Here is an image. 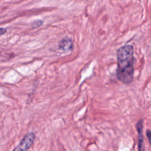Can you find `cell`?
I'll use <instances>...</instances> for the list:
<instances>
[{"label": "cell", "instance_id": "3", "mask_svg": "<svg viewBox=\"0 0 151 151\" xmlns=\"http://www.w3.org/2000/svg\"><path fill=\"white\" fill-rule=\"evenodd\" d=\"M58 48L63 51H70L73 48V42L69 37L63 38L58 43Z\"/></svg>", "mask_w": 151, "mask_h": 151}, {"label": "cell", "instance_id": "4", "mask_svg": "<svg viewBox=\"0 0 151 151\" xmlns=\"http://www.w3.org/2000/svg\"><path fill=\"white\" fill-rule=\"evenodd\" d=\"M42 21L41 19H38V20H35L33 22H32L31 24V27L34 28H38L39 27H40L41 25H42Z\"/></svg>", "mask_w": 151, "mask_h": 151}, {"label": "cell", "instance_id": "5", "mask_svg": "<svg viewBox=\"0 0 151 151\" xmlns=\"http://www.w3.org/2000/svg\"><path fill=\"white\" fill-rule=\"evenodd\" d=\"M146 136L148 139V140H149V142L150 143V145H151V131L149 130H147L146 131Z\"/></svg>", "mask_w": 151, "mask_h": 151}, {"label": "cell", "instance_id": "6", "mask_svg": "<svg viewBox=\"0 0 151 151\" xmlns=\"http://www.w3.org/2000/svg\"><path fill=\"white\" fill-rule=\"evenodd\" d=\"M7 31V29L5 28H0V36L2 35Z\"/></svg>", "mask_w": 151, "mask_h": 151}, {"label": "cell", "instance_id": "2", "mask_svg": "<svg viewBox=\"0 0 151 151\" xmlns=\"http://www.w3.org/2000/svg\"><path fill=\"white\" fill-rule=\"evenodd\" d=\"M143 120H140L136 124V129L138 133V151H145L143 136Z\"/></svg>", "mask_w": 151, "mask_h": 151}, {"label": "cell", "instance_id": "1", "mask_svg": "<svg viewBox=\"0 0 151 151\" xmlns=\"http://www.w3.org/2000/svg\"><path fill=\"white\" fill-rule=\"evenodd\" d=\"M117 67L116 77L122 83H132L134 74V49L132 45L125 44L120 47L116 52Z\"/></svg>", "mask_w": 151, "mask_h": 151}]
</instances>
